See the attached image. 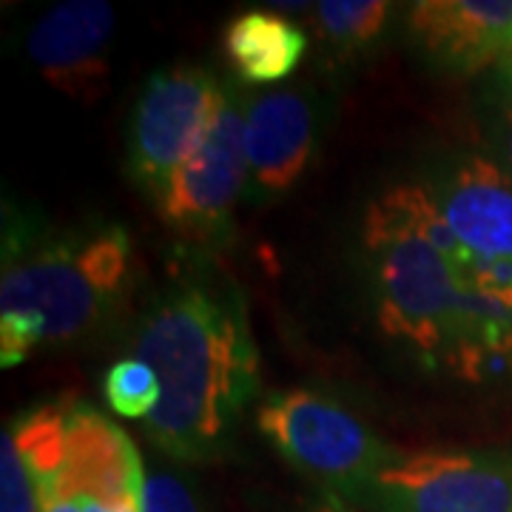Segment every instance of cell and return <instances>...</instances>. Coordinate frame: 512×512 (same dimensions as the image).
<instances>
[{
    "instance_id": "cell-5",
    "label": "cell",
    "mask_w": 512,
    "mask_h": 512,
    "mask_svg": "<svg viewBox=\"0 0 512 512\" xmlns=\"http://www.w3.org/2000/svg\"><path fill=\"white\" fill-rule=\"evenodd\" d=\"M222 83L202 66H165L146 80L128 126V177L151 200L205 143L217 117Z\"/></svg>"
},
{
    "instance_id": "cell-12",
    "label": "cell",
    "mask_w": 512,
    "mask_h": 512,
    "mask_svg": "<svg viewBox=\"0 0 512 512\" xmlns=\"http://www.w3.org/2000/svg\"><path fill=\"white\" fill-rule=\"evenodd\" d=\"M316 117L299 92H268L245 109L248 191L256 200L285 197L311 163Z\"/></svg>"
},
{
    "instance_id": "cell-13",
    "label": "cell",
    "mask_w": 512,
    "mask_h": 512,
    "mask_svg": "<svg viewBox=\"0 0 512 512\" xmlns=\"http://www.w3.org/2000/svg\"><path fill=\"white\" fill-rule=\"evenodd\" d=\"M222 52L237 80L268 86L296 72L308 52V35L279 12L248 9L225 26Z\"/></svg>"
},
{
    "instance_id": "cell-21",
    "label": "cell",
    "mask_w": 512,
    "mask_h": 512,
    "mask_svg": "<svg viewBox=\"0 0 512 512\" xmlns=\"http://www.w3.org/2000/svg\"><path fill=\"white\" fill-rule=\"evenodd\" d=\"M40 495H43V512H83L69 495L60 493L55 484L46 487V490H40Z\"/></svg>"
},
{
    "instance_id": "cell-15",
    "label": "cell",
    "mask_w": 512,
    "mask_h": 512,
    "mask_svg": "<svg viewBox=\"0 0 512 512\" xmlns=\"http://www.w3.org/2000/svg\"><path fill=\"white\" fill-rule=\"evenodd\" d=\"M66 424H69V413L57 404L40 407L26 419L9 424L12 436L18 441L20 456L29 464L40 490L52 487L60 476L66 458Z\"/></svg>"
},
{
    "instance_id": "cell-22",
    "label": "cell",
    "mask_w": 512,
    "mask_h": 512,
    "mask_svg": "<svg viewBox=\"0 0 512 512\" xmlns=\"http://www.w3.org/2000/svg\"><path fill=\"white\" fill-rule=\"evenodd\" d=\"M495 69H501V72L512 74V55L507 57V60H501V63H498V66H495Z\"/></svg>"
},
{
    "instance_id": "cell-3",
    "label": "cell",
    "mask_w": 512,
    "mask_h": 512,
    "mask_svg": "<svg viewBox=\"0 0 512 512\" xmlns=\"http://www.w3.org/2000/svg\"><path fill=\"white\" fill-rule=\"evenodd\" d=\"M131 239L120 225L37 242L6 256L0 276V365L60 348L103 328L131 276Z\"/></svg>"
},
{
    "instance_id": "cell-8",
    "label": "cell",
    "mask_w": 512,
    "mask_h": 512,
    "mask_svg": "<svg viewBox=\"0 0 512 512\" xmlns=\"http://www.w3.org/2000/svg\"><path fill=\"white\" fill-rule=\"evenodd\" d=\"M55 487L83 512H143L146 470L126 430L89 404L69 410Z\"/></svg>"
},
{
    "instance_id": "cell-1",
    "label": "cell",
    "mask_w": 512,
    "mask_h": 512,
    "mask_svg": "<svg viewBox=\"0 0 512 512\" xmlns=\"http://www.w3.org/2000/svg\"><path fill=\"white\" fill-rule=\"evenodd\" d=\"M134 356L163 384L146 436L177 461L225 453L259 390V353L245 296L217 276L165 288L134 333Z\"/></svg>"
},
{
    "instance_id": "cell-4",
    "label": "cell",
    "mask_w": 512,
    "mask_h": 512,
    "mask_svg": "<svg viewBox=\"0 0 512 512\" xmlns=\"http://www.w3.org/2000/svg\"><path fill=\"white\" fill-rule=\"evenodd\" d=\"M256 430L291 467L339 495H359L399 456L348 407L313 390L271 393L256 410Z\"/></svg>"
},
{
    "instance_id": "cell-20",
    "label": "cell",
    "mask_w": 512,
    "mask_h": 512,
    "mask_svg": "<svg viewBox=\"0 0 512 512\" xmlns=\"http://www.w3.org/2000/svg\"><path fill=\"white\" fill-rule=\"evenodd\" d=\"M305 512H362V510H356V507L350 504L348 495H339V493H333V490H322V495H319V498H316Z\"/></svg>"
},
{
    "instance_id": "cell-16",
    "label": "cell",
    "mask_w": 512,
    "mask_h": 512,
    "mask_svg": "<svg viewBox=\"0 0 512 512\" xmlns=\"http://www.w3.org/2000/svg\"><path fill=\"white\" fill-rule=\"evenodd\" d=\"M103 393L109 407L123 419L146 421L163 396V384L157 373L137 356H126L106 370Z\"/></svg>"
},
{
    "instance_id": "cell-18",
    "label": "cell",
    "mask_w": 512,
    "mask_h": 512,
    "mask_svg": "<svg viewBox=\"0 0 512 512\" xmlns=\"http://www.w3.org/2000/svg\"><path fill=\"white\" fill-rule=\"evenodd\" d=\"M487 109H490L487 131H490V148L495 154L493 160L512 174V74L495 69Z\"/></svg>"
},
{
    "instance_id": "cell-9",
    "label": "cell",
    "mask_w": 512,
    "mask_h": 512,
    "mask_svg": "<svg viewBox=\"0 0 512 512\" xmlns=\"http://www.w3.org/2000/svg\"><path fill=\"white\" fill-rule=\"evenodd\" d=\"M114 9L106 0H63L29 32V57L46 83L80 103L109 92Z\"/></svg>"
},
{
    "instance_id": "cell-14",
    "label": "cell",
    "mask_w": 512,
    "mask_h": 512,
    "mask_svg": "<svg viewBox=\"0 0 512 512\" xmlns=\"http://www.w3.org/2000/svg\"><path fill=\"white\" fill-rule=\"evenodd\" d=\"M313 9L322 40L345 55H353L370 49L384 35L393 6L384 0H325Z\"/></svg>"
},
{
    "instance_id": "cell-11",
    "label": "cell",
    "mask_w": 512,
    "mask_h": 512,
    "mask_svg": "<svg viewBox=\"0 0 512 512\" xmlns=\"http://www.w3.org/2000/svg\"><path fill=\"white\" fill-rule=\"evenodd\" d=\"M433 191L464 254L473 262H512V174L504 165L470 154Z\"/></svg>"
},
{
    "instance_id": "cell-19",
    "label": "cell",
    "mask_w": 512,
    "mask_h": 512,
    "mask_svg": "<svg viewBox=\"0 0 512 512\" xmlns=\"http://www.w3.org/2000/svg\"><path fill=\"white\" fill-rule=\"evenodd\" d=\"M143 512H205L200 495L177 473L151 470L143 487Z\"/></svg>"
},
{
    "instance_id": "cell-7",
    "label": "cell",
    "mask_w": 512,
    "mask_h": 512,
    "mask_svg": "<svg viewBox=\"0 0 512 512\" xmlns=\"http://www.w3.org/2000/svg\"><path fill=\"white\" fill-rule=\"evenodd\" d=\"M248 188L245 106L237 89L222 83L211 131L154 200L163 222L185 239H217Z\"/></svg>"
},
{
    "instance_id": "cell-17",
    "label": "cell",
    "mask_w": 512,
    "mask_h": 512,
    "mask_svg": "<svg viewBox=\"0 0 512 512\" xmlns=\"http://www.w3.org/2000/svg\"><path fill=\"white\" fill-rule=\"evenodd\" d=\"M0 512H43L40 484L20 456L9 424L0 436Z\"/></svg>"
},
{
    "instance_id": "cell-6",
    "label": "cell",
    "mask_w": 512,
    "mask_h": 512,
    "mask_svg": "<svg viewBox=\"0 0 512 512\" xmlns=\"http://www.w3.org/2000/svg\"><path fill=\"white\" fill-rule=\"evenodd\" d=\"M359 498L376 512H512V453H399Z\"/></svg>"
},
{
    "instance_id": "cell-10",
    "label": "cell",
    "mask_w": 512,
    "mask_h": 512,
    "mask_svg": "<svg viewBox=\"0 0 512 512\" xmlns=\"http://www.w3.org/2000/svg\"><path fill=\"white\" fill-rule=\"evenodd\" d=\"M407 23L444 72L473 74L512 55V0H421Z\"/></svg>"
},
{
    "instance_id": "cell-2",
    "label": "cell",
    "mask_w": 512,
    "mask_h": 512,
    "mask_svg": "<svg viewBox=\"0 0 512 512\" xmlns=\"http://www.w3.org/2000/svg\"><path fill=\"white\" fill-rule=\"evenodd\" d=\"M362 237L384 333L424 359L447 362L473 259L447 228L436 191L390 188L367 205Z\"/></svg>"
}]
</instances>
